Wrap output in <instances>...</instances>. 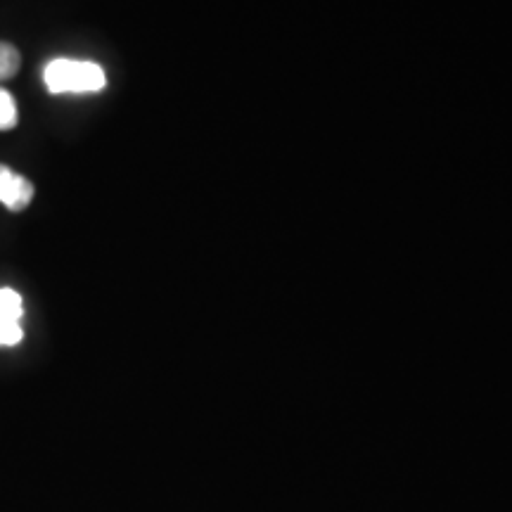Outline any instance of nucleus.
I'll return each mask as SVG.
<instances>
[{"label": "nucleus", "instance_id": "6", "mask_svg": "<svg viewBox=\"0 0 512 512\" xmlns=\"http://www.w3.org/2000/svg\"><path fill=\"white\" fill-rule=\"evenodd\" d=\"M24 330L22 325H0V347H15L22 342Z\"/></svg>", "mask_w": 512, "mask_h": 512}, {"label": "nucleus", "instance_id": "2", "mask_svg": "<svg viewBox=\"0 0 512 512\" xmlns=\"http://www.w3.org/2000/svg\"><path fill=\"white\" fill-rule=\"evenodd\" d=\"M34 200V185L29 178L15 174L5 164H0V202L10 211H24Z\"/></svg>", "mask_w": 512, "mask_h": 512}, {"label": "nucleus", "instance_id": "3", "mask_svg": "<svg viewBox=\"0 0 512 512\" xmlns=\"http://www.w3.org/2000/svg\"><path fill=\"white\" fill-rule=\"evenodd\" d=\"M24 316L22 297L10 287L0 290V325H17Z\"/></svg>", "mask_w": 512, "mask_h": 512}, {"label": "nucleus", "instance_id": "5", "mask_svg": "<svg viewBox=\"0 0 512 512\" xmlns=\"http://www.w3.org/2000/svg\"><path fill=\"white\" fill-rule=\"evenodd\" d=\"M17 126V102L12 95L0 88V131H10Z\"/></svg>", "mask_w": 512, "mask_h": 512}, {"label": "nucleus", "instance_id": "4", "mask_svg": "<svg viewBox=\"0 0 512 512\" xmlns=\"http://www.w3.org/2000/svg\"><path fill=\"white\" fill-rule=\"evenodd\" d=\"M19 64H22L19 50L12 43L0 41V83L12 79L19 72Z\"/></svg>", "mask_w": 512, "mask_h": 512}, {"label": "nucleus", "instance_id": "1", "mask_svg": "<svg viewBox=\"0 0 512 512\" xmlns=\"http://www.w3.org/2000/svg\"><path fill=\"white\" fill-rule=\"evenodd\" d=\"M43 81H46L48 91L53 95L98 93L105 88L107 76H105V72H102L100 64L60 57V60H53L46 64Z\"/></svg>", "mask_w": 512, "mask_h": 512}]
</instances>
